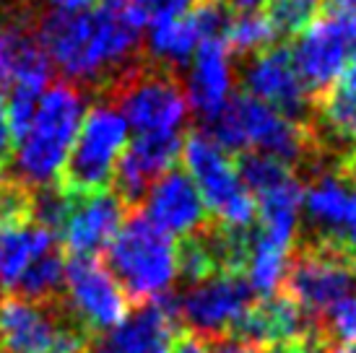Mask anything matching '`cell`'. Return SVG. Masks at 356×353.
Masks as SVG:
<instances>
[{
    "instance_id": "6da1fadb",
    "label": "cell",
    "mask_w": 356,
    "mask_h": 353,
    "mask_svg": "<svg viewBox=\"0 0 356 353\" xmlns=\"http://www.w3.org/2000/svg\"><path fill=\"white\" fill-rule=\"evenodd\" d=\"M138 31L125 13H109L99 6L86 13L52 10L37 24V37L50 65H58L63 76L83 83L107 76L115 79L125 70V63L140 44Z\"/></svg>"
},
{
    "instance_id": "7a4b0ae2",
    "label": "cell",
    "mask_w": 356,
    "mask_h": 353,
    "mask_svg": "<svg viewBox=\"0 0 356 353\" xmlns=\"http://www.w3.org/2000/svg\"><path fill=\"white\" fill-rule=\"evenodd\" d=\"M83 117L86 99L76 83L58 81L44 88L31 125L16 143L10 176L29 190L58 185Z\"/></svg>"
},
{
    "instance_id": "3957f363",
    "label": "cell",
    "mask_w": 356,
    "mask_h": 353,
    "mask_svg": "<svg viewBox=\"0 0 356 353\" xmlns=\"http://www.w3.org/2000/svg\"><path fill=\"white\" fill-rule=\"evenodd\" d=\"M107 268L130 304H146L169 294L177 278V245L140 211H130L107 247Z\"/></svg>"
},
{
    "instance_id": "277c9868",
    "label": "cell",
    "mask_w": 356,
    "mask_h": 353,
    "mask_svg": "<svg viewBox=\"0 0 356 353\" xmlns=\"http://www.w3.org/2000/svg\"><path fill=\"white\" fill-rule=\"evenodd\" d=\"M206 133L227 154H248L252 148L255 154L273 156L289 167L312 151V130L307 128V122L284 117L248 94L229 99L227 107L208 120Z\"/></svg>"
},
{
    "instance_id": "5b68a950",
    "label": "cell",
    "mask_w": 356,
    "mask_h": 353,
    "mask_svg": "<svg viewBox=\"0 0 356 353\" xmlns=\"http://www.w3.org/2000/svg\"><path fill=\"white\" fill-rule=\"evenodd\" d=\"M94 335L63 302L0 299V353H91Z\"/></svg>"
},
{
    "instance_id": "8992f818",
    "label": "cell",
    "mask_w": 356,
    "mask_h": 353,
    "mask_svg": "<svg viewBox=\"0 0 356 353\" xmlns=\"http://www.w3.org/2000/svg\"><path fill=\"white\" fill-rule=\"evenodd\" d=\"M109 104L138 136L179 133L188 120L185 88L167 68H125L109 81Z\"/></svg>"
},
{
    "instance_id": "52a82bcc",
    "label": "cell",
    "mask_w": 356,
    "mask_h": 353,
    "mask_svg": "<svg viewBox=\"0 0 356 353\" xmlns=\"http://www.w3.org/2000/svg\"><path fill=\"white\" fill-rule=\"evenodd\" d=\"M179 158L218 226L248 231L255 224V200L242 185L237 164L206 130H195L182 140Z\"/></svg>"
},
{
    "instance_id": "ba28073f",
    "label": "cell",
    "mask_w": 356,
    "mask_h": 353,
    "mask_svg": "<svg viewBox=\"0 0 356 353\" xmlns=\"http://www.w3.org/2000/svg\"><path fill=\"white\" fill-rule=\"evenodd\" d=\"M128 122L112 104H97L89 109L58 185L76 197L107 190L120 156L128 148Z\"/></svg>"
},
{
    "instance_id": "9c48e42d",
    "label": "cell",
    "mask_w": 356,
    "mask_h": 353,
    "mask_svg": "<svg viewBox=\"0 0 356 353\" xmlns=\"http://www.w3.org/2000/svg\"><path fill=\"white\" fill-rule=\"evenodd\" d=\"M356 286V257L341 247L315 239L299 247L289 260L284 294L317 325V320L338 302L351 296Z\"/></svg>"
},
{
    "instance_id": "30bf717a",
    "label": "cell",
    "mask_w": 356,
    "mask_h": 353,
    "mask_svg": "<svg viewBox=\"0 0 356 353\" xmlns=\"http://www.w3.org/2000/svg\"><path fill=\"white\" fill-rule=\"evenodd\" d=\"M65 309L94 338L118 327L130 312V302L99 257L65 260Z\"/></svg>"
},
{
    "instance_id": "8fae6325",
    "label": "cell",
    "mask_w": 356,
    "mask_h": 353,
    "mask_svg": "<svg viewBox=\"0 0 356 353\" xmlns=\"http://www.w3.org/2000/svg\"><path fill=\"white\" fill-rule=\"evenodd\" d=\"M252 306V288L245 275L218 273L195 284L188 294L177 299L179 317H185L193 333L211 338H229L239 320Z\"/></svg>"
},
{
    "instance_id": "7c38bea8",
    "label": "cell",
    "mask_w": 356,
    "mask_h": 353,
    "mask_svg": "<svg viewBox=\"0 0 356 353\" xmlns=\"http://www.w3.org/2000/svg\"><path fill=\"white\" fill-rule=\"evenodd\" d=\"M351 52L354 44L343 34L341 24L325 13L315 16V21L302 34H297L289 55L312 101L336 86Z\"/></svg>"
},
{
    "instance_id": "4fadbf2b",
    "label": "cell",
    "mask_w": 356,
    "mask_h": 353,
    "mask_svg": "<svg viewBox=\"0 0 356 353\" xmlns=\"http://www.w3.org/2000/svg\"><path fill=\"white\" fill-rule=\"evenodd\" d=\"M177 299L159 296L130 309L118 327L94 338L91 353H169L177 335Z\"/></svg>"
},
{
    "instance_id": "5bb4252c",
    "label": "cell",
    "mask_w": 356,
    "mask_h": 353,
    "mask_svg": "<svg viewBox=\"0 0 356 353\" xmlns=\"http://www.w3.org/2000/svg\"><path fill=\"white\" fill-rule=\"evenodd\" d=\"M242 81L248 97L273 107L284 117L305 122L312 97L299 79L286 47H268L255 55L242 73Z\"/></svg>"
},
{
    "instance_id": "9a60e30c",
    "label": "cell",
    "mask_w": 356,
    "mask_h": 353,
    "mask_svg": "<svg viewBox=\"0 0 356 353\" xmlns=\"http://www.w3.org/2000/svg\"><path fill=\"white\" fill-rule=\"evenodd\" d=\"M179 151H182L179 133L136 136V140H128V148L122 151L115 176H112L115 195L133 211L146 197L159 176L175 169Z\"/></svg>"
},
{
    "instance_id": "2e32d148",
    "label": "cell",
    "mask_w": 356,
    "mask_h": 353,
    "mask_svg": "<svg viewBox=\"0 0 356 353\" xmlns=\"http://www.w3.org/2000/svg\"><path fill=\"white\" fill-rule=\"evenodd\" d=\"M143 216L167 236H193L208 229V211L185 169H169L143 197Z\"/></svg>"
},
{
    "instance_id": "e0dca14e",
    "label": "cell",
    "mask_w": 356,
    "mask_h": 353,
    "mask_svg": "<svg viewBox=\"0 0 356 353\" xmlns=\"http://www.w3.org/2000/svg\"><path fill=\"white\" fill-rule=\"evenodd\" d=\"M128 213L130 208L112 190L76 197L60 229L65 252L70 257H97L115 239Z\"/></svg>"
},
{
    "instance_id": "ac0fdd59",
    "label": "cell",
    "mask_w": 356,
    "mask_h": 353,
    "mask_svg": "<svg viewBox=\"0 0 356 353\" xmlns=\"http://www.w3.org/2000/svg\"><path fill=\"white\" fill-rule=\"evenodd\" d=\"M50 76V58L42 49L37 26L31 24V19H0V91L13 86L47 88Z\"/></svg>"
},
{
    "instance_id": "d6986e66",
    "label": "cell",
    "mask_w": 356,
    "mask_h": 353,
    "mask_svg": "<svg viewBox=\"0 0 356 353\" xmlns=\"http://www.w3.org/2000/svg\"><path fill=\"white\" fill-rule=\"evenodd\" d=\"M312 333H317V325L299 309L297 302L278 291L260 302H252L229 338H239L252 345H278L302 340Z\"/></svg>"
},
{
    "instance_id": "ffe728a7",
    "label": "cell",
    "mask_w": 356,
    "mask_h": 353,
    "mask_svg": "<svg viewBox=\"0 0 356 353\" xmlns=\"http://www.w3.org/2000/svg\"><path fill=\"white\" fill-rule=\"evenodd\" d=\"M229 55L232 52H229L224 40L203 42L198 52L193 55V68L188 73L185 97H188V107L195 109L206 122L211 117H216L232 99L234 73H232Z\"/></svg>"
},
{
    "instance_id": "44dd1931",
    "label": "cell",
    "mask_w": 356,
    "mask_h": 353,
    "mask_svg": "<svg viewBox=\"0 0 356 353\" xmlns=\"http://www.w3.org/2000/svg\"><path fill=\"white\" fill-rule=\"evenodd\" d=\"M55 249V234L37 224L0 226V291L13 294L24 273Z\"/></svg>"
},
{
    "instance_id": "7402d4cb",
    "label": "cell",
    "mask_w": 356,
    "mask_h": 353,
    "mask_svg": "<svg viewBox=\"0 0 356 353\" xmlns=\"http://www.w3.org/2000/svg\"><path fill=\"white\" fill-rule=\"evenodd\" d=\"M203 44L200 40V31L195 26L193 16H179L172 21H161L154 24L149 31V52L151 58L156 60L159 65H185L198 47Z\"/></svg>"
},
{
    "instance_id": "603a6c76",
    "label": "cell",
    "mask_w": 356,
    "mask_h": 353,
    "mask_svg": "<svg viewBox=\"0 0 356 353\" xmlns=\"http://www.w3.org/2000/svg\"><path fill=\"white\" fill-rule=\"evenodd\" d=\"M289 260H291V249L252 234L248 265H245V273H242L248 286L252 288V294H260L263 299L278 294L281 286H284V278H286Z\"/></svg>"
},
{
    "instance_id": "cb8c5ba5",
    "label": "cell",
    "mask_w": 356,
    "mask_h": 353,
    "mask_svg": "<svg viewBox=\"0 0 356 353\" xmlns=\"http://www.w3.org/2000/svg\"><path fill=\"white\" fill-rule=\"evenodd\" d=\"M63 284H65V257L55 247L24 273L13 296L29 299V302H58Z\"/></svg>"
},
{
    "instance_id": "d4e9b609",
    "label": "cell",
    "mask_w": 356,
    "mask_h": 353,
    "mask_svg": "<svg viewBox=\"0 0 356 353\" xmlns=\"http://www.w3.org/2000/svg\"><path fill=\"white\" fill-rule=\"evenodd\" d=\"M276 31L266 19V13H239L237 19H232L227 31V47L229 52L234 49L239 55H250L255 58L263 49L273 47Z\"/></svg>"
},
{
    "instance_id": "484cf974",
    "label": "cell",
    "mask_w": 356,
    "mask_h": 353,
    "mask_svg": "<svg viewBox=\"0 0 356 353\" xmlns=\"http://www.w3.org/2000/svg\"><path fill=\"white\" fill-rule=\"evenodd\" d=\"M317 112L327 128L341 140L356 143V91H346L341 86L327 88L323 97H317Z\"/></svg>"
},
{
    "instance_id": "4316f807",
    "label": "cell",
    "mask_w": 356,
    "mask_h": 353,
    "mask_svg": "<svg viewBox=\"0 0 356 353\" xmlns=\"http://www.w3.org/2000/svg\"><path fill=\"white\" fill-rule=\"evenodd\" d=\"M266 19L270 21L273 31L297 37L315 21L317 0H266Z\"/></svg>"
},
{
    "instance_id": "83f0119b",
    "label": "cell",
    "mask_w": 356,
    "mask_h": 353,
    "mask_svg": "<svg viewBox=\"0 0 356 353\" xmlns=\"http://www.w3.org/2000/svg\"><path fill=\"white\" fill-rule=\"evenodd\" d=\"M317 330L325 338L327 345H356V296L338 302L317 320Z\"/></svg>"
},
{
    "instance_id": "f1b7e54d",
    "label": "cell",
    "mask_w": 356,
    "mask_h": 353,
    "mask_svg": "<svg viewBox=\"0 0 356 353\" xmlns=\"http://www.w3.org/2000/svg\"><path fill=\"white\" fill-rule=\"evenodd\" d=\"M200 0H128V19L136 26H154L161 21L188 16Z\"/></svg>"
},
{
    "instance_id": "f546056e",
    "label": "cell",
    "mask_w": 356,
    "mask_h": 353,
    "mask_svg": "<svg viewBox=\"0 0 356 353\" xmlns=\"http://www.w3.org/2000/svg\"><path fill=\"white\" fill-rule=\"evenodd\" d=\"M44 88L40 86H13L8 88V99H6V115H8L10 136L19 140L26 128L34 120V112L40 107V99Z\"/></svg>"
},
{
    "instance_id": "4dcf8cb0",
    "label": "cell",
    "mask_w": 356,
    "mask_h": 353,
    "mask_svg": "<svg viewBox=\"0 0 356 353\" xmlns=\"http://www.w3.org/2000/svg\"><path fill=\"white\" fill-rule=\"evenodd\" d=\"M169 353H213L211 351V340L203 335L193 333V330H182L175 335V340L169 345Z\"/></svg>"
},
{
    "instance_id": "1f68e13d",
    "label": "cell",
    "mask_w": 356,
    "mask_h": 353,
    "mask_svg": "<svg viewBox=\"0 0 356 353\" xmlns=\"http://www.w3.org/2000/svg\"><path fill=\"white\" fill-rule=\"evenodd\" d=\"M10 148H13V136H10L8 115H6V99L0 97V167L8 161Z\"/></svg>"
},
{
    "instance_id": "d6a6232c",
    "label": "cell",
    "mask_w": 356,
    "mask_h": 353,
    "mask_svg": "<svg viewBox=\"0 0 356 353\" xmlns=\"http://www.w3.org/2000/svg\"><path fill=\"white\" fill-rule=\"evenodd\" d=\"M213 353H260V345L245 343L239 338H218Z\"/></svg>"
},
{
    "instance_id": "836d02e7",
    "label": "cell",
    "mask_w": 356,
    "mask_h": 353,
    "mask_svg": "<svg viewBox=\"0 0 356 353\" xmlns=\"http://www.w3.org/2000/svg\"><path fill=\"white\" fill-rule=\"evenodd\" d=\"M50 3L60 13H86L97 8L99 0H50Z\"/></svg>"
},
{
    "instance_id": "e575fe53",
    "label": "cell",
    "mask_w": 356,
    "mask_h": 353,
    "mask_svg": "<svg viewBox=\"0 0 356 353\" xmlns=\"http://www.w3.org/2000/svg\"><path fill=\"white\" fill-rule=\"evenodd\" d=\"M338 86L346 88V91H356V49L348 55L346 65L341 70V79H338Z\"/></svg>"
},
{
    "instance_id": "d590c367",
    "label": "cell",
    "mask_w": 356,
    "mask_h": 353,
    "mask_svg": "<svg viewBox=\"0 0 356 353\" xmlns=\"http://www.w3.org/2000/svg\"><path fill=\"white\" fill-rule=\"evenodd\" d=\"M218 3L227 6L229 10H237V13H257L266 6V0H218Z\"/></svg>"
},
{
    "instance_id": "8d00e7d4",
    "label": "cell",
    "mask_w": 356,
    "mask_h": 353,
    "mask_svg": "<svg viewBox=\"0 0 356 353\" xmlns=\"http://www.w3.org/2000/svg\"><path fill=\"white\" fill-rule=\"evenodd\" d=\"M323 13H356V0H323Z\"/></svg>"
},
{
    "instance_id": "74e56055",
    "label": "cell",
    "mask_w": 356,
    "mask_h": 353,
    "mask_svg": "<svg viewBox=\"0 0 356 353\" xmlns=\"http://www.w3.org/2000/svg\"><path fill=\"white\" fill-rule=\"evenodd\" d=\"M330 353H356V345H341V348H330Z\"/></svg>"
}]
</instances>
